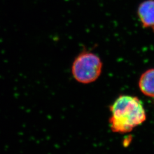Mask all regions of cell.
<instances>
[{
  "label": "cell",
  "mask_w": 154,
  "mask_h": 154,
  "mask_svg": "<svg viewBox=\"0 0 154 154\" xmlns=\"http://www.w3.org/2000/svg\"><path fill=\"white\" fill-rule=\"evenodd\" d=\"M103 63L93 52L83 50L75 58L72 66V73L77 82L88 84L97 81L101 75Z\"/></svg>",
  "instance_id": "2"
},
{
  "label": "cell",
  "mask_w": 154,
  "mask_h": 154,
  "mask_svg": "<svg viewBox=\"0 0 154 154\" xmlns=\"http://www.w3.org/2000/svg\"><path fill=\"white\" fill-rule=\"evenodd\" d=\"M138 85L144 95L154 98V68L143 72L139 78Z\"/></svg>",
  "instance_id": "4"
},
{
  "label": "cell",
  "mask_w": 154,
  "mask_h": 154,
  "mask_svg": "<svg viewBox=\"0 0 154 154\" xmlns=\"http://www.w3.org/2000/svg\"><path fill=\"white\" fill-rule=\"evenodd\" d=\"M138 18L144 28L151 29L154 33V0H145L137 9Z\"/></svg>",
  "instance_id": "3"
},
{
  "label": "cell",
  "mask_w": 154,
  "mask_h": 154,
  "mask_svg": "<svg viewBox=\"0 0 154 154\" xmlns=\"http://www.w3.org/2000/svg\"><path fill=\"white\" fill-rule=\"evenodd\" d=\"M110 127L114 132H131L146 120V112L143 103L134 96H119L110 107Z\"/></svg>",
  "instance_id": "1"
}]
</instances>
